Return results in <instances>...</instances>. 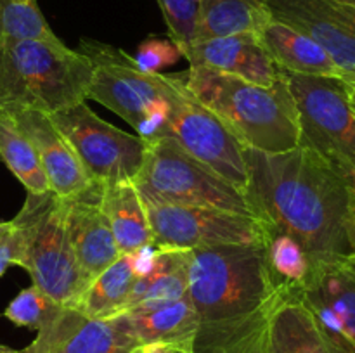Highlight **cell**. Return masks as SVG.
I'll return each instance as SVG.
<instances>
[{"mask_svg": "<svg viewBox=\"0 0 355 353\" xmlns=\"http://www.w3.org/2000/svg\"><path fill=\"white\" fill-rule=\"evenodd\" d=\"M246 194L263 225L297 239L311 262L355 255L350 183L318 152L305 145L276 154L246 149Z\"/></svg>", "mask_w": 355, "mask_h": 353, "instance_id": "cell-1", "label": "cell"}, {"mask_svg": "<svg viewBox=\"0 0 355 353\" xmlns=\"http://www.w3.org/2000/svg\"><path fill=\"white\" fill-rule=\"evenodd\" d=\"M187 294L200 325H231L270 317L295 289L277 280L263 244L186 251Z\"/></svg>", "mask_w": 355, "mask_h": 353, "instance_id": "cell-2", "label": "cell"}, {"mask_svg": "<svg viewBox=\"0 0 355 353\" xmlns=\"http://www.w3.org/2000/svg\"><path fill=\"white\" fill-rule=\"evenodd\" d=\"M177 76L224 121L245 149L276 154L300 145L297 107L283 71L270 87L198 66H189Z\"/></svg>", "mask_w": 355, "mask_h": 353, "instance_id": "cell-3", "label": "cell"}, {"mask_svg": "<svg viewBox=\"0 0 355 353\" xmlns=\"http://www.w3.org/2000/svg\"><path fill=\"white\" fill-rule=\"evenodd\" d=\"M92 64L61 42L0 38V107L47 114L89 99Z\"/></svg>", "mask_w": 355, "mask_h": 353, "instance_id": "cell-4", "label": "cell"}, {"mask_svg": "<svg viewBox=\"0 0 355 353\" xmlns=\"http://www.w3.org/2000/svg\"><path fill=\"white\" fill-rule=\"evenodd\" d=\"M23 241V265L31 280L62 307H75L87 287L69 242L64 203L52 190L26 194L23 208L12 218Z\"/></svg>", "mask_w": 355, "mask_h": 353, "instance_id": "cell-5", "label": "cell"}, {"mask_svg": "<svg viewBox=\"0 0 355 353\" xmlns=\"http://www.w3.org/2000/svg\"><path fill=\"white\" fill-rule=\"evenodd\" d=\"M134 183L144 201L214 208L257 218L255 208L245 192L191 158L170 137L146 145L144 163Z\"/></svg>", "mask_w": 355, "mask_h": 353, "instance_id": "cell-6", "label": "cell"}, {"mask_svg": "<svg viewBox=\"0 0 355 353\" xmlns=\"http://www.w3.org/2000/svg\"><path fill=\"white\" fill-rule=\"evenodd\" d=\"M283 71V69H281ZM295 100L300 145L318 152L343 179L355 173V114L349 83L331 76L283 71Z\"/></svg>", "mask_w": 355, "mask_h": 353, "instance_id": "cell-7", "label": "cell"}, {"mask_svg": "<svg viewBox=\"0 0 355 353\" xmlns=\"http://www.w3.org/2000/svg\"><path fill=\"white\" fill-rule=\"evenodd\" d=\"M170 76L173 80V90L170 97L172 111L168 137L191 158L246 194L250 185L246 149L224 121L186 89L177 73Z\"/></svg>", "mask_w": 355, "mask_h": 353, "instance_id": "cell-8", "label": "cell"}, {"mask_svg": "<svg viewBox=\"0 0 355 353\" xmlns=\"http://www.w3.org/2000/svg\"><path fill=\"white\" fill-rule=\"evenodd\" d=\"M68 138L92 182L116 183L135 180L144 163L146 142L97 116L85 102L51 114Z\"/></svg>", "mask_w": 355, "mask_h": 353, "instance_id": "cell-9", "label": "cell"}, {"mask_svg": "<svg viewBox=\"0 0 355 353\" xmlns=\"http://www.w3.org/2000/svg\"><path fill=\"white\" fill-rule=\"evenodd\" d=\"M78 51L92 64L89 99L106 106L132 128L155 104L172 93L170 75L141 71L134 57L121 48L85 38Z\"/></svg>", "mask_w": 355, "mask_h": 353, "instance_id": "cell-10", "label": "cell"}, {"mask_svg": "<svg viewBox=\"0 0 355 353\" xmlns=\"http://www.w3.org/2000/svg\"><path fill=\"white\" fill-rule=\"evenodd\" d=\"M153 244L158 248L189 249L231 244H263L262 221L246 215L214 208L144 201Z\"/></svg>", "mask_w": 355, "mask_h": 353, "instance_id": "cell-11", "label": "cell"}, {"mask_svg": "<svg viewBox=\"0 0 355 353\" xmlns=\"http://www.w3.org/2000/svg\"><path fill=\"white\" fill-rule=\"evenodd\" d=\"M297 293L333 353H355V255L312 262Z\"/></svg>", "mask_w": 355, "mask_h": 353, "instance_id": "cell-12", "label": "cell"}, {"mask_svg": "<svg viewBox=\"0 0 355 353\" xmlns=\"http://www.w3.org/2000/svg\"><path fill=\"white\" fill-rule=\"evenodd\" d=\"M274 19L324 48L343 80L355 85V9L336 0H266Z\"/></svg>", "mask_w": 355, "mask_h": 353, "instance_id": "cell-13", "label": "cell"}, {"mask_svg": "<svg viewBox=\"0 0 355 353\" xmlns=\"http://www.w3.org/2000/svg\"><path fill=\"white\" fill-rule=\"evenodd\" d=\"M137 345L121 314L94 318L64 307L23 353H130Z\"/></svg>", "mask_w": 355, "mask_h": 353, "instance_id": "cell-14", "label": "cell"}, {"mask_svg": "<svg viewBox=\"0 0 355 353\" xmlns=\"http://www.w3.org/2000/svg\"><path fill=\"white\" fill-rule=\"evenodd\" d=\"M103 183L94 182L76 196L61 197L69 242L87 282L121 255L103 210Z\"/></svg>", "mask_w": 355, "mask_h": 353, "instance_id": "cell-15", "label": "cell"}, {"mask_svg": "<svg viewBox=\"0 0 355 353\" xmlns=\"http://www.w3.org/2000/svg\"><path fill=\"white\" fill-rule=\"evenodd\" d=\"M37 151L42 170L55 196L68 199L92 185L68 138L61 134L51 114L37 109L9 111Z\"/></svg>", "mask_w": 355, "mask_h": 353, "instance_id": "cell-16", "label": "cell"}, {"mask_svg": "<svg viewBox=\"0 0 355 353\" xmlns=\"http://www.w3.org/2000/svg\"><path fill=\"white\" fill-rule=\"evenodd\" d=\"M189 66L238 76L257 85L270 87L279 80L281 69L270 59L257 35L210 38L180 47Z\"/></svg>", "mask_w": 355, "mask_h": 353, "instance_id": "cell-17", "label": "cell"}, {"mask_svg": "<svg viewBox=\"0 0 355 353\" xmlns=\"http://www.w3.org/2000/svg\"><path fill=\"white\" fill-rule=\"evenodd\" d=\"M120 314L127 320L139 345L166 343L191 348L200 325V318L189 294L175 301L137 305Z\"/></svg>", "mask_w": 355, "mask_h": 353, "instance_id": "cell-18", "label": "cell"}, {"mask_svg": "<svg viewBox=\"0 0 355 353\" xmlns=\"http://www.w3.org/2000/svg\"><path fill=\"white\" fill-rule=\"evenodd\" d=\"M259 40L283 71L343 80L342 71L321 45L283 21L272 17L259 33Z\"/></svg>", "mask_w": 355, "mask_h": 353, "instance_id": "cell-19", "label": "cell"}, {"mask_svg": "<svg viewBox=\"0 0 355 353\" xmlns=\"http://www.w3.org/2000/svg\"><path fill=\"white\" fill-rule=\"evenodd\" d=\"M103 210L121 255H130L142 246L151 244L153 232L148 210L134 180L104 185Z\"/></svg>", "mask_w": 355, "mask_h": 353, "instance_id": "cell-20", "label": "cell"}, {"mask_svg": "<svg viewBox=\"0 0 355 353\" xmlns=\"http://www.w3.org/2000/svg\"><path fill=\"white\" fill-rule=\"evenodd\" d=\"M272 19L266 0H198L194 40L257 35Z\"/></svg>", "mask_w": 355, "mask_h": 353, "instance_id": "cell-21", "label": "cell"}, {"mask_svg": "<svg viewBox=\"0 0 355 353\" xmlns=\"http://www.w3.org/2000/svg\"><path fill=\"white\" fill-rule=\"evenodd\" d=\"M266 353H333L319 332L297 287L281 301L270 318Z\"/></svg>", "mask_w": 355, "mask_h": 353, "instance_id": "cell-22", "label": "cell"}, {"mask_svg": "<svg viewBox=\"0 0 355 353\" xmlns=\"http://www.w3.org/2000/svg\"><path fill=\"white\" fill-rule=\"evenodd\" d=\"M135 280L137 273L130 255H120L87 284L73 308L94 318H110L118 315L127 307Z\"/></svg>", "mask_w": 355, "mask_h": 353, "instance_id": "cell-23", "label": "cell"}, {"mask_svg": "<svg viewBox=\"0 0 355 353\" xmlns=\"http://www.w3.org/2000/svg\"><path fill=\"white\" fill-rule=\"evenodd\" d=\"M187 294V256L184 249L159 248L155 269L137 277L125 310L137 305L165 303Z\"/></svg>", "mask_w": 355, "mask_h": 353, "instance_id": "cell-24", "label": "cell"}, {"mask_svg": "<svg viewBox=\"0 0 355 353\" xmlns=\"http://www.w3.org/2000/svg\"><path fill=\"white\" fill-rule=\"evenodd\" d=\"M0 159L23 183L26 192L44 194L51 190L33 144L3 107H0Z\"/></svg>", "mask_w": 355, "mask_h": 353, "instance_id": "cell-25", "label": "cell"}, {"mask_svg": "<svg viewBox=\"0 0 355 353\" xmlns=\"http://www.w3.org/2000/svg\"><path fill=\"white\" fill-rule=\"evenodd\" d=\"M263 228H266L263 248H266L267 262H269L272 273L279 282L300 287L307 280L312 269L309 253L290 234H284V232L267 227V225H263Z\"/></svg>", "mask_w": 355, "mask_h": 353, "instance_id": "cell-26", "label": "cell"}, {"mask_svg": "<svg viewBox=\"0 0 355 353\" xmlns=\"http://www.w3.org/2000/svg\"><path fill=\"white\" fill-rule=\"evenodd\" d=\"M0 38L61 42L45 21L37 0H0Z\"/></svg>", "mask_w": 355, "mask_h": 353, "instance_id": "cell-27", "label": "cell"}, {"mask_svg": "<svg viewBox=\"0 0 355 353\" xmlns=\"http://www.w3.org/2000/svg\"><path fill=\"white\" fill-rule=\"evenodd\" d=\"M62 305L52 300L47 293L31 284L30 287H24L3 310V317L19 327L33 329L40 331L42 327L49 324L59 311L62 310Z\"/></svg>", "mask_w": 355, "mask_h": 353, "instance_id": "cell-28", "label": "cell"}, {"mask_svg": "<svg viewBox=\"0 0 355 353\" xmlns=\"http://www.w3.org/2000/svg\"><path fill=\"white\" fill-rule=\"evenodd\" d=\"M165 17L170 38L179 47L189 45L196 35L198 0H156Z\"/></svg>", "mask_w": 355, "mask_h": 353, "instance_id": "cell-29", "label": "cell"}, {"mask_svg": "<svg viewBox=\"0 0 355 353\" xmlns=\"http://www.w3.org/2000/svg\"><path fill=\"white\" fill-rule=\"evenodd\" d=\"M182 57L180 47L170 38H148L137 47L135 64L144 73H162L163 68L175 64Z\"/></svg>", "mask_w": 355, "mask_h": 353, "instance_id": "cell-30", "label": "cell"}, {"mask_svg": "<svg viewBox=\"0 0 355 353\" xmlns=\"http://www.w3.org/2000/svg\"><path fill=\"white\" fill-rule=\"evenodd\" d=\"M23 241H21L17 228L10 221L9 232L0 239V277L7 272L10 265H23Z\"/></svg>", "mask_w": 355, "mask_h": 353, "instance_id": "cell-31", "label": "cell"}, {"mask_svg": "<svg viewBox=\"0 0 355 353\" xmlns=\"http://www.w3.org/2000/svg\"><path fill=\"white\" fill-rule=\"evenodd\" d=\"M130 353H191V348L182 345H166V343H148V345H137Z\"/></svg>", "mask_w": 355, "mask_h": 353, "instance_id": "cell-32", "label": "cell"}, {"mask_svg": "<svg viewBox=\"0 0 355 353\" xmlns=\"http://www.w3.org/2000/svg\"><path fill=\"white\" fill-rule=\"evenodd\" d=\"M349 99H350V107H352L355 114V85H352V83H349Z\"/></svg>", "mask_w": 355, "mask_h": 353, "instance_id": "cell-33", "label": "cell"}, {"mask_svg": "<svg viewBox=\"0 0 355 353\" xmlns=\"http://www.w3.org/2000/svg\"><path fill=\"white\" fill-rule=\"evenodd\" d=\"M9 228H10V221H0V239L9 232Z\"/></svg>", "mask_w": 355, "mask_h": 353, "instance_id": "cell-34", "label": "cell"}, {"mask_svg": "<svg viewBox=\"0 0 355 353\" xmlns=\"http://www.w3.org/2000/svg\"><path fill=\"white\" fill-rule=\"evenodd\" d=\"M0 353H23V350H12L9 348V346L0 345Z\"/></svg>", "mask_w": 355, "mask_h": 353, "instance_id": "cell-35", "label": "cell"}, {"mask_svg": "<svg viewBox=\"0 0 355 353\" xmlns=\"http://www.w3.org/2000/svg\"><path fill=\"white\" fill-rule=\"evenodd\" d=\"M349 183H350V190H352V194H354V197H355V173H354L352 176H350Z\"/></svg>", "mask_w": 355, "mask_h": 353, "instance_id": "cell-36", "label": "cell"}, {"mask_svg": "<svg viewBox=\"0 0 355 353\" xmlns=\"http://www.w3.org/2000/svg\"><path fill=\"white\" fill-rule=\"evenodd\" d=\"M336 2H342V3H345V6H349V7H352V9H355V0H336Z\"/></svg>", "mask_w": 355, "mask_h": 353, "instance_id": "cell-37", "label": "cell"}, {"mask_svg": "<svg viewBox=\"0 0 355 353\" xmlns=\"http://www.w3.org/2000/svg\"><path fill=\"white\" fill-rule=\"evenodd\" d=\"M354 232H355V208H354Z\"/></svg>", "mask_w": 355, "mask_h": 353, "instance_id": "cell-38", "label": "cell"}, {"mask_svg": "<svg viewBox=\"0 0 355 353\" xmlns=\"http://www.w3.org/2000/svg\"><path fill=\"white\" fill-rule=\"evenodd\" d=\"M352 85H354V83H352Z\"/></svg>", "mask_w": 355, "mask_h": 353, "instance_id": "cell-39", "label": "cell"}]
</instances>
